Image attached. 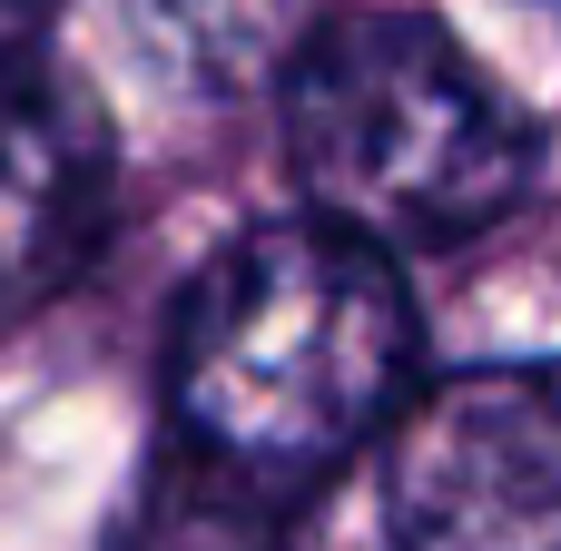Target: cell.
<instances>
[{
    "label": "cell",
    "mask_w": 561,
    "mask_h": 551,
    "mask_svg": "<svg viewBox=\"0 0 561 551\" xmlns=\"http://www.w3.org/2000/svg\"><path fill=\"white\" fill-rule=\"evenodd\" d=\"M424 325L385 246L345 227H256L178 306V424L187 454L266 503L316 493L414 414Z\"/></svg>",
    "instance_id": "1"
},
{
    "label": "cell",
    "mask_w": 561,
    "mask_h": 551,
    "mask_svg": "<svg viewBox=\"0 0 561 551\" xmlns=\"http://www.w3.org/2000/svg\"><path fill=\"white\" fill-rule=\"evenodd\" d=\"M286 148L325 227L365 246H444L523 207L533 118L414 10L325 20L286 69Z\"/></svg>",
    "instance_id": "2"
},
{
    "label": "cell",
    "mask_w": 561,
    "mask_h": 551,
    "mask_svg": "<svg viewBox=\"0 0 561 551\" xmlns=\"http://www.w3.org/2000/svg\"><path fill=\"white\" fill-rule=\"evenodd\" d=\"M404 551H561V365H473L385 444Z\"/></svg>",
    "instance_id": "3"
},
{
    "label": "cell",
    "mask_w": 561,
    "mask_h": 551,
    "mask_svg": "<svg viewBox=\"0 0 561 551\" xmlns=\"http://www.w3.org/2000/svg\"><path fill=\"white\" fill-rule=\"evenodd\" d=\"M108 237V128L99 108L39 69L0 59V315L59 296Z\"/></svg>",
    "instance_id": "4"
},
{
    "label": "cell",
    "mask_w": 561,
    "mask_h": 551,
    "mask_svg": "<svg viewBox=\"0 0 561 551\" xmlns=\"http://www.w3.org/2000/svg\"><path fill=\"white\" fill-rule=\"evenodd\" d=\"M118 551H286V503H266L256 483L178 454L148 483V503L128 513Z\"/></svg>",
    "instance_id": "5"
},
{
    "label": "cell",
    "mask_w": 561,
    "mask_h": 551,
    "mask_svg": "<svg viewBox=\"0 0 561 551\" xmlns=\"http://www.w3.org/2000/svg\"><path fill=\"white\" fill-rule=\"evenodd\" d=\"M30 30H39V0H0V59H20Z\"/></svg>",
    "instance_id": "6"
}]
</instances>
